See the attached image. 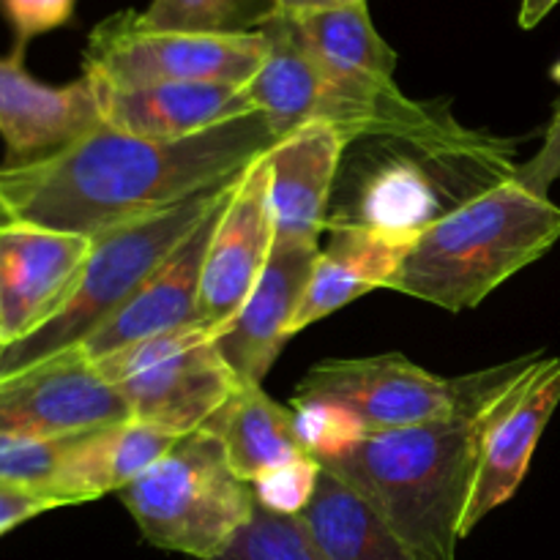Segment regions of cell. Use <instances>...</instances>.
Listing matches in <instances>:
<instances>
[{
  "label": "cell",
  "mask_w": 560,
  "mask_h": 560,
  "mask_svg": "<svg viewBox=\"0 0 560 560\" xmlns=\"http://www.w3.org/2000/svg\"><path fill=\"white\" fill-rule=\"evenodd\" d=\"M277 142L262 113L175 142L140 140L102 124L47 156L0 167V230L25 224L98 238L233 184Z\"/></svg>",
  "instance_id": "obj_1"
},
{
  "label": "cell",
  "mask_w": 560,
  "mask_h": 560,
  "mask_svg": "<svg viewBox=\"0 0 560 560\" xmlns=\"http://www.w3.org/2000/svg\"><path fill=\"white\" fill-rule=\"evenodd\" d=\"M534 359L498 366L490 386L446 419L342 438L310 448L312 457L359 492L421 560H457L485 438Z\"/></svg>",
  "instance_id": "obj_2"
},
{
  "label": "cell",
  "mask_w": 560,
  "mask_h": 560,
  "mask_svg": "<svg viewBox=\"0 0 560 560\" xmlns=\"http://www.w3.org/2000/svg\"><path fill=\"white\" fill-rule=\"evenodd\" d=\"M558 238L560 208L509 173L454 211L421 224L392 290L446 312L474 310L547 255Z\"/></svg>",
  "instance_id": "obj_3"
},
{
  "label": "cell",
  "mask_w": 560,
  "mask_h": 560,
  "mask_svg": "<svg viewBox=\"0 0 560 560\" xmlns=\"http://www.w3.org/2000/svg\"><path fill=\"white\" fill-rule=\"evenodd\" d=\"M252 96L266 115L273 137L282 140L310 120L337 126L350 137H383L410 142L421 151L476 153L481 137L463 129L446 109L413 102L402 91L392 96H361L334 82L295 38H279L252 80Z\"/></svg>",
  "instance_id": "obj_4"
},
{
  "label": "cell",
  "mask_w": 560,
  "mask_h": 560,
  "mask_svg": "<svg viewBox=\"0 0 560 560\" xmlns=\"http://www.w3.org/2000/svg\"><path fill=\"white\" fill-rule=\"evenodd\" d=\"M142 539L195 560L222 556L255 512V485L230 468L208 430L178 438L167 454L118 492Z\"/></svg>",
  "instance_id": "obj_5"
},
{
  "label": "cell",
  "mask_w": 560,
  "mask_h": 560,
  "mask_svg": "<svg viewBox=\"0 0 560 560\" xmlns=\"http://www.w3.org/2000/svg\"><path fill=\"white\" fill-rule=\"evenodd\" d=\"M228 186L180 200L93 238L85 271L63 310L27 339L0 348V381L80 348L184 244Z\"/></svg>",
  "instance_id": "obj_6"
},
{
  "label": "cell",
  "mask_w": 560,
  "mask_h": 560,
  "mask_svg": "<svg viewBox=\"0 0 560 560\" xmlns=\"http://www.w3.org/2000/svg\"><path fill=\"white\" fill-rule=\"evenodd\" d=\"M498 366L463 377H441L399 353L328 359L299 383L293 410L301 419L342 424L345 438L405 430L446 419L485 392Z\"/></svg>",
  "instance_id": "obj_7"
},
{
  "label": "cell",
  "mask_w": 560,
  "mask_h": 560,
  "mask_svg": "<svg viewBox=\"0 0 560 560\" xmlns=\"http://www.w3.org/2000/svg\"><path fill=\"white\" fill-rule=\"evenodd\" d=\"M96 366L118 388L131 419L178 438L200 430L241 388L213 331L195 323L115 350Z\"/></svg>",
  "instance_id": "obj_8"
},
{
  "label": "cell",
  "mask_w": 560,
  "mask_h": 560,
  "mask_svg": "<svg viewBox=\"0 0 560 560\" xmlns=\"http://www.w3.org/2000/svg\"><path fill=\"white\" fill-rule=\"evenodd\" d=\"M262 31L241 36L148 31L137 11H118L98 22L82 55V74L113 88L164 82H228L246 85L268 58Z\"/></svg>",
  "instance_id": "obj_9"
},
{
  "label": "cell",
  "mask_w": 560,
  "mask_h": 560,
  "mask_svg": "<svg viewBox=\"0 0 560 560\" xmlns=\"http://www.w3.org/2000/svg\"><path fill=\"white\" fill-rule=\"evenodd\" d=\"M129 419L118 388L80 348L0 381V435L60 441Z\"/></svg>",
  "instance_id": "obj_10"
},
{
  "label": "cell",
  "mask_w": 560,
  "mask_h": 560,
  "mask_svg": "<svg viewBox=\"0 0 560 560\" xmlns=\"http://www.w3.org/2000/svg\"><path fill=\"white\" fill-rule=\"evenodd\" d=\"M93 238L44 228L0 230V348L52 320L80 284Z\"/></svg>",
  "instance_id": "obj_11"
},
{
  "label": "cell",
  "mask_w": 560,
  "mask_h": 560,
  "mask_svg": "<svg viewBox=\"0 0 560 560\" xmlns=\"http://www.w3.org/2000/svg\"><path fill=\"white\" fill-rule=\"evenodd\" d=\"M271 249V170L262 153L235 184L233 200L208 246L195 326L219 331L233 320L260 279Z\"/></svg>",
  "instance_id": "obj_12"
},
{
  "label": "cell",
  "mask_w": 560,
  "mask_h": 560,
  "mask_svg": "<svg viewBox=\"0 0 560 560\" xmlns=\"http://www.w3.org/2000/svg\"><path fill=\"white\" fill-rule=\"evenodd\" d=\"M560 405V359L536 355L503 399L485 438L474 492L463 520V539L485 523L498 506L509 503L528 474L536 443L545 435Z\"/></svg>",
  "instance_id": "obj_13"
},
{
  "label": "cell",
  "mask_w": 560,
  "mask_h": 560,
  "mask_svg": "<svg viewBox=\"0 0 560 560\" xmlns=\"http://www.w3.org/2000/svg\"><path fill=\"white\" fill-rule=\"evenodd\" d=\"M235 184H230L219 195V200L202 217V222L142 282V288L98 331H93L80 345V350L88 359L98 361L104 355L115 353V350L129 348V345L142 342L148 337H156V334L195 323L208 246H211L213 233H217L219 222H222V213L228 211L230 200H233Z\"/></svg>",
  "instance_id": "obj_14"
},
{
  "label": "cell",
  "mask_w": 560,
  "mask_h": 560,
  "mask_svg": "<svg viewBox=\"0 0 560 560\" xmlns=\"http://www.w3.org/2000/svg\"><path fill=\"white\" fill-rule=\"evenodd\" d=\"M317 246L273 241L271 257L238 315L213 331L217 348L241 386H262L277 364L293 326L295 310L304 299Z\"/></svg>",
  "instance_id": "obj_15"
},
{
  "label": "cell",
  "mask_w": 560,
  "mask_h": 560,
  "mask_svg": "<svg viewBox=\"0 0 560 560\" xmlns=\"http://www.w3.org/2000/svg\"><path fill=\"white\" fill-rule=\"evenodd\" d=\"M91 85L96 91L98 113L107 129L153 142L186 140L257 113L246 85H228V82L113 88L91 80Z\"/></svg>",
  "instance_id": "obj_16"
},
{
  "label": "cell",
  "mask_w": 560,
  "mask_h": 560,
  "mask_svg": "<svg viewBox=\"0 0 560 560\" xmlns=\"http://www.w3.org/2000/svg\"><path fill=\"white\" fill-rule=\"evenodd\" d=\"M16 49L0 58V135L9 145V164H25L69 145L102 126L91 80L44 85L22 66Z\"/></svg>",
  "instance_id": "obj_17"
},
{
  "label": "cell",
  "mask_w": 560,
  "mask_h": 560,
  "mask_svg": "<svg viewBox=\"0 0 560 560\" xmlns=\"http://www.w3.org/2000/svg\"><path fill=\"white\" fill-rule=\"evenodd\" d=\"M348 145L350 137L337 126L310 120L266 153L271 170L273 241L317 246Z\"/></svg>",
  "instance_id": "obj_18"
},
{
  "label": "cell",
  "mask_w": 560,
  "mask_h": 560,
  "mask_svg": "<svg viewBox=\"0 0 560 560\" xmlns=\"http://www.w3.org/2000/svg\"><path fill=\"white\" fill-rule=\"evenodd\" d=\"M416 230H397L377 222L337 224L326 249L317 252L290 334L304 331L370 290L392 288Z\"/></svg>",
  "instance_id": "obj_19"
},
{
  "label": "cell",
  "mask_w": 560,
  "mask_h": 560,
  "mask_svg": "<svg viewBox=\"0 0 560 560\" xmlns=\"http://www.w3.org/2000/svg\"><path fill=\"white\" fill-rule=\"evenodd\" d=\"M282 16L295 42L334 82L370 96L399 91L394 82L397 52L377 33L370 0Z\"/></svg>",
  "instance_id": "obj_20"
},
{
  "label": "cell",
  "mask_w": 560,
  "mask_h": 560,
  "mask_svg": "<svg viewBox=\"0 0 560 560\" xmlns=\"http://www.w3.org/2000/svg\"><path fill=\"white\" fill-rule=\"evenodd\" d=\"M200 430L222 441L230 468L246 485H260L312 457L299 413L262 386H241Z\"/></svg>",
  "instance_id": "obj_21"
},
{
  "label": "cell",
  "mask_w": 560,
  "mask_h": 560,
  "mask_svg": "<svg viewBox=\"0 0 560 560\" xmlns=\"http://www.w3.org/2000/svg\"><path fill=\"white\" fill-rule=\"evenodd\" d=\"M175 441L178 435L135 419L85 432L71 446L49 490L63 501V506L98 501L107 492L129 487L137 476L159 463Z\"/></svg>",
  "instance_id": "obj_22"
},
{
  "label": "cell",
  "mask_w": 560,
  "mask_h": 560,
  "mask_svg": "<svg viewBox=\"0 0 560 560\" xmlns=\"http://www.w3.org/2000/svg\"><path fill=\"white\" fill-rule=\"evenodd\" d=\"M301 520L328 560H421L359 492L323 468Z\"/></svg>",
  "instance_id": "obj_23"
},
{
  "label": "cell",
  "mask_w": 560,
  "mask_h": 560,
  "mask_svg": "<svg viewBox=\"0 0 560 560\" xmlns=\"http://www.w3.org/2000/svg\"><path fill=\"white\" fill-rule=\"evenodd\" d=\"M277 14V0H151L137 11V22L162 33L241 36L260 31Z\"/></svg>",
  "instance_id": "obj_24"
},
{
  "label": "cell",
  "mask_w": 560,
  "mask_h": 560,
  "mask_svg": "<svg viewBox=\"0 0 560 560\" xmlns=\"http://www.w3.org/2000/svg\"><path fill=\"white\" fill-rule=\"evenodd\" d=\"M213 560H328L301 514H284L257 501L249 523Z\"/></svg>",
  "instance_id": "obj_25"
},
{
  "label": "cell",
  "mask_w": 560,
  "mask_h": 560,
  "mask_svg": "<svg viewBox=\"0 0 560 560\" xmlns=\"http://www.w3.org/2000/svg\"><path fill=\"white\" fill-rule=\"evenodd\" d=\"M77 438L80 435L60 438V441H36V438L0 435V481L49 487Z\"/></svg>",
  "instance_id": "obj_26"
},
{
  "label": "cell",
  "mask_w": 560,
  "mask_h": 560,
  "mask_svg": "<svg viewBox=\"0 0 560 560\" xmlns=\"http://www.w3.org/2000/svg\"><path fill=\"white\" fill-rule=\"evenodd\" d=\"M77 0H0L5 22L16 36V49H25L31 38L63 27L74 14Z\"/></svg>",
  "instance_id": "obj_27"
},
{
  "label": "cell",
  "mask_w": 560,
  "mask_h": 560,
  "mask_svg": "<svg viewBox=\"0 0 560 560\" xmlns=\"http://www.w3.org/2000/svg\"><path fill=\"white\" fill-rule=\"evenodd\" d=\"M317 474H320V465L315 463V457H310L306 463L293 465V468L255 485L257 501L266 503L268 509H277V512L301 514L310 503L312 490H315Z\"/></svg>",
  "instance_id": "obj_28"
},
{
  "label": "cell",
  "mask_w": 560,
  "mask_h": 560,
  "mask_svg": "<svg viewBox=\"0 0 560 560\" xmlns=\"http://www.w3.org/2000/svg\"><path fill=\"white\" fill-rule=\"evenodd\" d=\"M552 74L560 80V63L556 66ZM512 178L517 184H523L528 191H534V195L550 197L552 184L560 178V98L556 102V107H552V118L547 124L541 148L528 162L514 170Z\"/></svg>",
  "instance_id": "obj_29"
},
{
  "label": "cell",
  "mask_w": 560,
  "mask_h": 560,
  "mask_svg": "<svg viewBox=\"0 0 560 560\" xmlns=\"http://www.w3.org/2000/svg\"><path fill=\"white\" fill-rule=\"evenodd\" d=\"M63 506L58 495L49 487H27V485H5L0 481V536L9 534L16 525L38 517L44 512Z\"/></svg>",
  "instance_id": "obj_30"
},
{
  "label": "cell",
  "mask_w": 560,
  "mask_h": 560,
  "mask_svg": "<svg viewBox=\"0 0 560 560\" xmlns=\"http://www.w3.org/2000/svg\"><path fill=\"white\" fill-rule=\"evenodd\" d=\"M560 3V0H520V27L530 31V27L539 25L547 14Z\"/></svg>",
  "instance_id": "obj_31"
},
{
  "label": "cell",
  "mask_w": 560,
  "mask_h": 560,
  "mask_svg": "<svg viewBox=\"0 0 560 560\" xmlns=\"http://www.w3.org/2000/svg\"><path fill=\"white\" fill-rule=\"evenodd\" d=\"M361 3V0H277L279 14H306V11H320V9H337V5Z\"/></svg>",
  "instance_id": "obj_32"
}]
</instances>
